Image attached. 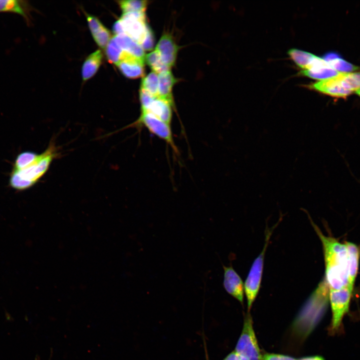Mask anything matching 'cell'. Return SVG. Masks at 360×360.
Listing matches in <instances>:
<instances>
[{
  "instance_id": "obj_1",
  "label": "cell",
  "mask_w": 360,
  "mask_h": 360,
  "mask_svg": "<svg viewBox=\"0 0 360 360\" xmlns=\"http://www.w3.org/2000/svg\"><path fill=\"white\" fill-rule=\"evenodd\" d=\"M312 224L322 242L325 277L329 290H338L348 286V254L345 244L324 234L312 222Z\"/></svg>"
},
{
  "instance_id": "obj_2",
  "label": "cell",
  "mask_w": 360,
  "mask_h": 360,
  "mask_svg": "<svg viewBox=\"0 0 360 360\" xmlns=\"http://www.w3.org/2000/svg\"><path fill=\"white\" fill-rule=\"evenodd\" d=\"M56 156V150L51 144L36 158L19 169L12 168L9 179L10 187L17 190L28 189L35 184L48 170L53 159Z\"/></svg>"
},
{
  "instance_id": "obj_3",
  "label": "cell",
  "mask_w": 360,
  "mask_h": 360,
  "mask_svg": "<svg viewBox=\"0 0 360 360\" xmlns=\"http://www.w3.org/2000/svg\"><path fill=\"white\" fill-rule=\"evenodd\" d=\"M272 230H268L263 249L252 263L244 284V292L246 298L248 311L250 310L259 292L264 269V256Z\"/></svg>"
},
{
  "instance_id": "obj_4",
  "label": "cell",
  "mask_w": 360,
  "mask_h": 360,
  "mask_svg": "<svg viewBox=\"0 0 360 360\" xmlns=\"http://www.w3.org/2000/svg\"><path fill=\"white\" fill-rule=\"evenodd\" d=\"M234 350L242 360H262L249 313L244 318L242 330Z\"/></svg>"
},
{
  "instance_id": "obj_5",
  "label": "cell",
  "mask_w": 360,
  "mask_h": 360,
  "mask_svg": "<svg viewBox=\"0 0 360 360\" xmlns=\"http://www.w3.org/2000/svg\"><path fill=\"white\" fill-rule=\"evenodd\" d=\"M353 289L348 286L338 290H329V300L332 312L330 330L336 332L340 328L344 316L348 312Z\"/></svg>"
},
{
  "instance_id": "obj_6",
  "label": "cell",
  "mask_w": 360,
  "mask_h": 360,
  "mask_svg": "<svg viewBox=\"0 0 360 360\" xmlns=\"http://www.w3.org/2000/svg\"><path fill=\"white\" fill-rule=\"evenodd\" d=\"M144 126L150 132L164 140L176 154L178 153L173 138L171 125L154 115L147 112H141L138 118L128 126Z\"/></svg>"
},
{
  "instance_id": "obj_7",
  "label": "cell",
  "mask_w": 360,
  "mask_h": 360,
  "mask_svg": "<svg viewBox=\"0 0 360 360\" xmlns=\"http://www.w3.org/2000/svg\"><path fill=\"white\" fill-rule=\"evenodd\" d=\"M119 20L122 24L124 33L141 46L150 28L146 22L145 14H123Z\"/></svg>"
},
{
  "instance_id": "obj_8",
  "label": "cell",
  "mask_w": 360,
  "mask_h": 360,
  "mask_svg": "<svg viewBox=\"0 0 360 360\" xmlns=\"http://www.w3.org/2000/svg\"><path fill=\"white\" fill-rule=\"evenodd\" d=\"M144 60L123 51L121 58L116 65L124 76L136 79L144 76Z\"/></svg>"
},
{
  "instance_id": "obj_9",
  "label": "cell",
  "mask_w": 360,
  "mask_h": 360,
  "mask_svg": "<svg viewBox=\"0 0 360 360\" xmlns=\"http://www.w3.org/2000/svg\"><path fill=\"white\" fill-rule=\"evenodd\" d=\"M180 46L172 36L168 33H164L156 46V50L160 56L162 62L172 68L175 64Z\"/></svg>"
},
{
  "instance_id": "obj_10",
  "label": "cell",
  "mask_w": 360,
  "mask_h": 360,
  "mask_svg": "<svg viewBox=\"0 0 360 360\" xmlns=\"http://www.w3.org/2000/svg\"><path fill=\"white\" fill-rule=\"evenodd\" d=\"M223 285L226 292L242 304L244 295V284L232 266H223Z\"/></svg>"
},
{
  "instance_id": "obj_11",
  "label": "cell",
  "mask_w": 360,
  "mask_h": 360,
  "mask_svg": "<svg viewBox=\"0 0 360 360\" xmlns=\"http://www.w3.org/2000/svg\"><path fill=\"white\" fill-rule=\"evenodd\" d=\"M308 86L312 90L336 98H344L352 93L342 87L337 76L318 81L308 85Z\"/></svg>"
},
{
  "instance_id": "obj_12",
  "label": "cell",
  "mask_w": 360,
  "mask_h": 360,
  "mask_svg": "<svg viewBox=\"0 0 360 360\" xmlns=\"http://www.w3.org/2000/svg\"><path fill=\"white\" fill-rule=\"evenodd\" d=\"M301 74L320 81L336 76L340 72L332 68L322 58L318 56L310 67L302 70Z\"/></svg>"
},
{
  "instance_id": "obj_13",
  "label": "cell",
  "mask_w": 360,
  "mask_h": 360,
  "mask_svg": "<svg viewBox=\"0 0 360 360\" xmlns=\"http://www.w3.org/2000/svg\"><path fill=\"white\" fill-rule=\"evenodd\" d=\"M32 8L28 2L22 0H0V12H8L21 16L30 24Z\"/></svg>"
},
{
  "instance_id": "obj_14",
  "label": "cell",
  "mask_w": 360,
  "mask_h": 360,
  "mask_svg": "<svg viewBox=\"0 0 360 360\" xmlns=\"http://www.w3.org/2000/svg\"><path fill=\"white\" fill-rule=\"evenodd\" d=\"M173 106L168 102L157 97L152 101L145 110L141 112H148L171 125Z\"/></svg>"
},
{
  "instance_id": "obj_15",
  "label": "cell",
  "mask_w": 360,
  "mask_h": 360,
  "mask_svg": "<svg viewBox=\"0 0 360 360\" xmlns=\"http://www.w3.org/2000/svg\"><path fill=\"white\" fill-rule=\"evenodd\" d=\"M158 74V98L164 100L174 106L172 88L178 80L170 70L162 72Z\"/></svg>"
},
{
  "instance_id": "obj_16",
  "label": "cell",
  "mask_w": 360,
  "mask_h": 360,
  "mask_svg": "<svg viewBox=\"0 0 360 360\" xmlns=\"http://www.w3.org/2000/svg\"><path fill=\"white\" fill-rule=\"evenodd\" d=\"M345 244L348 254V286L353 289L358 269L360 248L356 244L350 242H346Z\"/></svg>"
},
{
  "instance_id": "obj_17",
  "label": "cell",
  "mask_w": 360,
  "mask_h": 360,
  "mask_svg": "<svg viewBox=\"0 0 360 360\" xmlns=\"http://www.w3.org/2000/svg\"><path fill=\"white\" fill-rule=\"evenodd\" d=\"M116 42L122 50L125 52L144 60V50L141 46L125 34L115 35Z\"/></svg>"
},
{
  "instance_id": "obj_18",
  "label": "cell",
  "mask_w": 360,
  "mask_h": 360,
  "mask_svg": "<svg viewBox=\"0 0 360 360\" xmlns=\"http://www.w3.org/2000/svg\"><path fill=\"white\" fill-rule=\"evenodd\" d=\"M103 58L100 50H97L86 59L82 69V78L84 81L92 78L98 70Z\"/></svg>"
},
{
  "instance_id": "obj_19",
  "label": "cell",
  "mask_w": 360,
  "mask_h": 360,
  "mask_svg": "<svg viewBox=\"0 0 360 360\" xmlns=\"http://www.w3.org/2000/svg\"><path fill=\"white\" fill-rule=\"evenodd\" d=\"M333 69L340 73L352 72L360 68L342 59L336 52L326 54L322 58Z\"/></svg>"
},
{
  "instance_id": "obj_20",
  "label": "cell",
  "mask_w": 360,
  "mask_h": 360,
  "mask_svg": "<svg viewBox=\"0 0 360 360\" xmlns=\"http://www.w3.org/2000/svg\"><path fill=\"white\" fill-rule=\"evenodd\" d=\"M288 53L295 64L303 70L309 68L317 58L310 52L296 48L290 50Z\"/></svg>"
},
{
  "instance_id": "obj_21",
  "label": "cell",
  "mask_w": 360,
  "mask_h": 360,
  "mask_svg": "<svg viewBox=\"0 0 360 360\" xmlns=\"http://www.w3.org/2000/svg\"><path fill=\"white\" fill-rule=\"evenodd\" d=\"M118 4L123 14L144 13L148 2L147 0H126L118 1Z\"/></svg>"
},
{
  "instance_id": "obj_22",
  "label": "cell",
  "mask_w": 360,
  "mask_h": 360,
  "mask_svg": "<svg viewBox=\"0 0 360 360\" xmlns=\"http://www.w3.org/2000/svg\"><path fill=\"white\" fill-rule=\"evenodd\" d=\"M140 88L146 90L155 97H158V74L153 71L149 73L142 78Z\"/></svg>"
},
{
  "instance_id": "obj_23",
  "label": "cell",
  "mask_w": 360,
  "mask_h": 360,
  "mask_svg": "<svg viewBox=\"0 0 360 360\" xmlns=\"http://www.w3.org/2000/svg\"><path fill=\"white\" fill-rule=\"evenodd\" d=\"M145 60L146 64L152 70V71L158 74L170 70V68L162 62L160 56L156 50L146 54L145 56Z\"/></svg>"
},
{
  "instance_id": "obj_24",
  "label": "cell",
  "mask_w": 360,
  "mask_h": 360,
  "mask_svg": "<svg viewBox=\"0 0 360 360\" xmlns=\"http://www.w3.org/2000/svg\"><path fill=\"white\" fill-rule=\"evenodd\" d=\"M123 50L116 42L114 37L112 38L106 48V54L108 62L117 64L120 60Z\"/></svg>"
},
{
  "instance_id": "obj_25",
  "label": "cell",
  "mask_w": 360,
  "mask_h": 360,
  "mask_svg": "<svg viewBox=\"0 0 360 360\" xmlns=\"http://www.w3.org/2000/svg\"><path fill=\"white\" fill-rule=\"evenodd\" d=\"M92 36L96 44L102 48H106L112 38L110 32L104 26Z\"/></svg>"
},
{
  "instance_id": "obj_26",
  "label": "cell",
  "mask_w": 360,
  "mask_h": 360,
  "mask_svg": "<svg viewBox=\"0 0 360 360\" xmlns=\"http://www.w3.org/2000/svg\"><path fill=\"white\" fill-rule=\"evenodd\" d=\"M86 19L92 36L95 34L104 26L100 20L96 16L88 14L86 16Z\"/></svg>"
},
{
  "instance_id": "obj_27",
  "label": "cell",
  "mask_w": 360,
  "mask_h": 360,
  "mask_svg": "<svg viewBox=\"0 0 360 360\" xmlns=\"http://www.w3.org/2000/svg\"><path fill=\"white\" fill-rule=\"evenodd\" d=\"M154 44V38L153 32L150 28L148 30L146 37L142 43L141 46L144 50H150L152 49Z\"/></svg>"
},
{
  "instance_id": "obj_28",
  "label": "cell",
  "mask_w": 360,
  "mask_h": 360,
  "mask_svg": "<svg viewBox=\"0 0 360 360\" xmlns=\"http://www.w3.org/2000/svg\"><path fill=\"white\" fill-rule=\"evenodd\" d=\"M262 360H298V359L281 354H266L262 356Z\"/></svg>"
},
{
  "instance_id": "obj_29",
  "label": "cell",
  "mask_w": 360,
  "mask_h": 360,
  "mask_svg": "<svg viewBox=\"0 0 360 360\" xmlns=\"http://www.w3.org/2000/svg\"><path fill=\"white\" fill-rule=\"evenodd\" d=\"M112 30L115 35L124 34L122 24L118 20L113 25Z\"/></svg>"
},
{
  "instance_id": "obj_30",
  "label": "cell",
  "mask_w": 360,
  "mask_h": 360,
  "mask_svg": "<svg viewBox=\"0 0 360 360\" xmlns=\"http://www.w3.org/2000/svg\"><path fill=\"white\" fill-rule=\"evenodd\" d=\"M223 360H242L240 356L235 351L230 353Z\"/></svg>"
},
{
  "instance_id": "obj_31",
  "label": "cell",
  "mask_w": 360,
  "mask_h": 360,
  "mask_svg": "<svg viewBox=\"0 0 360 360\" xmlns=\"http://www.w3.org/2000/svg\"><path fill=\"white\" fill-rule=\"evenodd\" d=\"M298 360H325L324 358L321 356H316L304 357L298 359Z\"/></svg>"
},
{
  "instance_id": "obj_32",
  "label": "cell",
  "mask_w": 360,
  "mask_h": 360,
  "mask_svg": "<svg viewBox=\"0 0 360 360\" xmlns=\"http://www.w3.org/2000/svg\"><path fill=\"white\" fill-rule=\"evenodd\" d=\"M356 94L360 97V88L356 91Z\"/></svg>"
},
{
  "instance_id": "obj_33",
  "label": "cell",
  "mask_w": 360,
  "mask_h": 360,
  "mask_svg": "<svg viewBox=\"0 0 360 360\" xmlns=\"http://www.w3.org/2000/svg\"><path fill=\"white\" fill-rule=\"evenodd\" d=\"M36 360H39V359L38 358H36Z\"/></svg>"
}]
</instances>
